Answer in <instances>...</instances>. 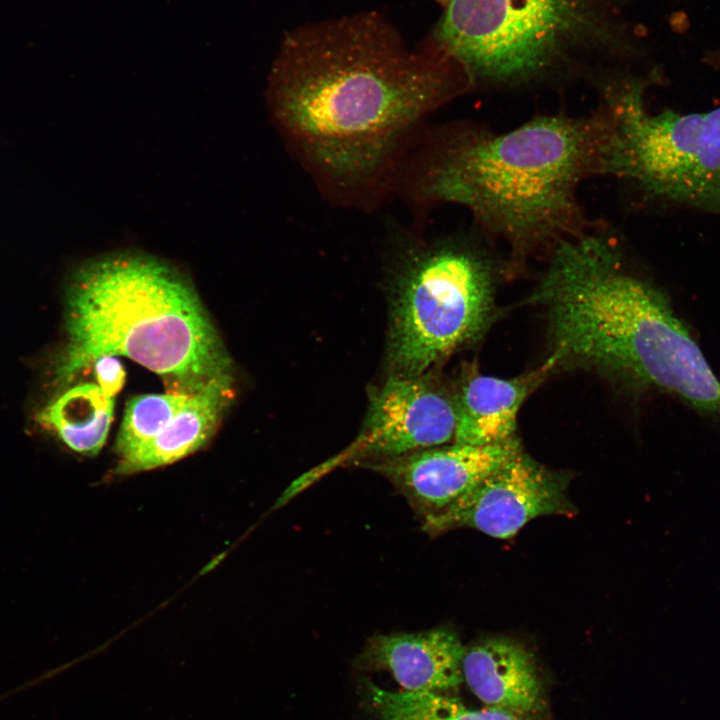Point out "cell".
Instances as JSON below:
<instances>
[{
    "instance_id": "obj_1",
    "label": "cell",
    "mask_w": 720,
    "mask_h": 720,
    "mask_svg": "<svg viewBox=\"0 0 720 720\" xmlns=\"http://www.w3.org/2000/svg\"><path fill=\"white\" fill-rule=\"evenodd\" d=\"M472 85L437 41L410 51L382 16L362 13L289 32L266 99L288 150L320 191L368 208L394 189L424 120Z\"/></svg>"
},
{
    "instance_id": "obj_2",
    "label": "cell",
    "mask_w": 720,
    "mask_h": 720,
    "mask_svg": "<svg viewBox=\"0 0 720 720\" xmlns=\"http://www.w3.org/2000/svg\"><path fill=\"white\" fill-rule=\"evenodd\" d=\"M609 137L604 105L588 115H539L503 133L449 124L406 155L394 190L417 205L466 208L479 232L520 260L591 225L578 190L605 175Z\"/></svg>"
},
{
    "instance_id": "obj_3",
    "label": "cell",
    "mask_w": 720,
    "mask_h": 720,
    "mask_svg": "<svg viewBox=\"0 0 720 720\" xmlns=\"http://www.w3.org/2000/svg\"><path fill=\"white\" fill-rule=\"evenodd\" d=\"M615 239L594 237L565 251L538 303L554 357L612 372L720 417V380L664 295L625 265Z\"/></svg>"
},
{
    "instance_id": "obj_4",
    "label": "cell",
    "mask_w": 720,
    "mask_h": 720,
    "mask_svg": "<svg viewBox=\"0 0 720 720\" xmlns=\"http://www.w3.org/2000/svg\"><path fill=\"white\" fill-rule=\"evenodd\" d=\"M66 333L55 370L64 384L103 355L136 361L171 392L232 380L230 358L191 283L151 254L117 251L82 264L68 289Z\"/></svg>"
},
{
    "instance_id": "obj_5",
    "label": "cell",
    "mask_w": 720,
    "mask_h": 720,
    "mask_svg": "<svg viewBox=\"0 0 720 720\" xmlns=\"http://www.w3.org/2000/svg\"><path fill=\"white\" fill-rule=\"evenodd\" d=\"M395 250L389 355L398 374L421 376L484 328L492 266L465 237L427 238L390 224Z\"/></svg>"
},
{
    "instance_id": "obj_6",
    "label": "cell",
    "mask_w": 720,
    "mask_h": 720,
    "mask_svg": "<svg viewBox=\"0 0 720 720\" xmlns=\"http://www.w3.org/2000/svg\"><path fill=\"white\" fill-rule=\"evenodd\" d=\"M646 80L632 77L605 89L610 121L605 175L648 198L720 215V106L652 113Z\"/></svg>"
},
{
    "instance_id": "obj_7",
    "label": "cell",
    "mask_w": 720,
    "mask_h": 720,
    "mask_svg": "<svg viewBox=\"0 0 720 720\" xmlns=\"http://www.w3.org/2000/svg\"><path fill=\"white\" fill-rule=\"evenodd\" d=\"M594 0H453L435 41L476 81L520 85L550 76L593 24Z\"/></svg>"
},
{
    "instance_id": "obj_8",
    "label": "cell",
    "mask_w": 720,
    "mask_h": 720,
    "mask_svg": "<svg viewBox=\"0 0 720 720\" xmlns=\"http://www.w3.org/2000/svg\"><path fill=\"white\" fill-rule=\"evenodd\" d=\"M456 403L420 376L395 374L370 401L358 438L329 462L298 479L303 488L339 464L379 460L441 446L454 438Z\"/></svg>"
},
{
    "instance_id": "obj_9",
    "label": "cell",
    "mask_w": 720,
    "mask_h": 720,
    "mask_svg": "<svg viewBox=\"0 0 720 720\" xmlns=\"http://www.w3.org/2000/svg\"><path fill=\"white\" fill-rule=\"evenodd\" d=\"M567 481L519 453L484 477L444 509L423 517L432 535L454 528H474L509 539L532 519L573 513L566 497Z\"/></svg>"
},
{
    "instance_id": "obj_10",
    "label": "cell",
    "mask_w": 720,
    "mask_h": 720,
    "mask_svg": "<svg viewBox=\"0 0 720 720\" xmlns=\"http://www.w3.org/2000/svg\"><path fill=\"white\" fill-rule=\"evenodd\" d=\"M519 453L514 437L486 446L441 445L367 466L390 480L424 517L449 506Z\"/></svg>"
},
{
    "instance_id": "obj_11",
    "label": "cell",
    "mask_w": 720,
    "mask_h": 720,
    "mask_svg": "<svg viewBox=\"0 0 720 720\" xmlns=\"http://www.w3.org/2000/svg\"><path fill=\"white\" fill-rule=\"evenodd\" d=\"M464 652L457 634L447 628L379 634L368 640L359 665L390 671L405 691L440 693L461 684Z\"/></svg>"
},
{
    "instance_id": "obj_12",
    "label": "cell",
    "mask_w": 720,
    "mask_h": 720,
    "mask_svg": "<svg viewBox=\"0 0 720 720\" xmlns=\"http://www.w3.org/2000/svg\"><path fill=\"white\" fill-rule=\"evenodd\" d=\"M462 674L486 706L525 716L543 707V685L533 656L515 640L490 637L465 647Z\"/></svg>"
},
{
    "instance_id": "obj_13",
    "label": "cell",
    "mask_w": 720,
    "mask_h": 720,
    "mask_svg": "<svg viewBox=\"0 0 720 720\" xmlns=\"http://www.w3.org/2000/svg\"><path fill=\"white\" fill-rule=\"evenodd\" d=\"M555 363L552 357L537 370L511 379L469 377L455 401V443L486 446L514 438L521 405Z\"/></svg>"
},
{
    "instance_id": "obj_14",
    "label": "cell",
    "mask_w": 720,
    "mask_h": 720,
    "mask_svg": "<svg viewBox=\"0 0 720 720\" xmlns=\"http://www.w3.org/2000/svg\"><path fill=\"white\" fill-rule=\"evenodd\" d=\"M232 399V380L214 381L190 396L154 438L119 457L114 473L127 475L171 464L203 447Z\"/></svg>"
},
{
    "instance_id": "obj_15",
    "label": "cell",
    "mask_w": 720,
    "mask_h": 720,
    "mask_svg": "<svg viewBox=\"0 0 720 720\" xmlns=\"http://www.w3.org/2000/svg\"><path fill=\"white\" fill-rule=\"evenodd\" d=\"M113 412L114 398L106 396L97 384L84 383L58 395L37 418L71 450L95 455L107 439Z\"/></svg>"
},
{
    "instance_id": "obj_16",
    "label": "cell",
    "mask_w": 720,
    "mask_h": 720,
    "mask_svg": "<svg viewBox=\"0 0 720 720\" xmlns=\"http://www.w3.org/2000/svg\"><path fill=\"white\" fill-rule=\"evenodd\" d=\"M365 688L381 720H527L525 715L496 707L470 708L438 692L389 691L368 681Z\"/></svg>"
},
{
    "instance_id": "obj_17",
    "label": "cell",
    "mask_w": 720,
    "mask_h": 720,
    "mask_svg": "<svg viewBox=\"0 0 720 720\" xmlns=\"http://www.w3.org/2000/svg\"><path fill=\"white\" fill-rule=\"evenodd\" d=\"M192 394L170 392L133 397L127 404L116 439L119 457L159 434L179 413Z\"/></svg>"
},
{
    "instance_id": "obj_18",
    "label": "cell",
    "mask_w": 720,
    "mask_h": 720,
    "mask_svg": "<svg viewBox=\"0 0 720 720\" xmlns=\"http://www.w3.org/2000/svg\"><path fill=\"white\" fill-rule=\"evenodd\" d=\"M92 365L97 385L106 396L114 398L125 381V371L121 362L116 356L103 355L97 358Z\"/></svg>"
},
{
    "instance_id": "obj_19",
    "label": "cell",
    "mask_w": 720,
    "mask_h": 720,
    "mask_svg": "<svg viewBox=\"0 0 720 720\" xmlns=\"http://www.w3.org/2000/svg\"><path fill=\"white\" fill-rule=\"evenodd\" d=\"M709 64H712L717 70L720 71V55L711 56Z\"/></svg>"
},
{
    "instance_id": "obj_20",
    "label": "cell",
    "mask_w": 720,
    "mask_h": 720,
    "mask_svg": "<svg viewBox=\"0 0 720 720\" xmlns=\"http://www.w3.org/2000/svg\"><path fill=\"white\" fill-rule=\"evenodd\" d=\"M436 1L439 2L441 5L448 7L453 0H436Z\"/></svg>"
}]
</instances>
